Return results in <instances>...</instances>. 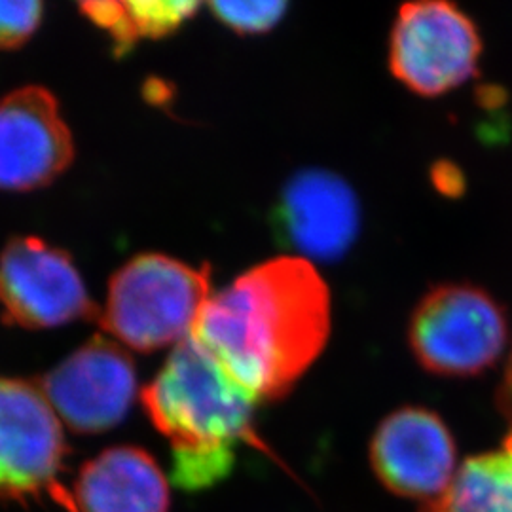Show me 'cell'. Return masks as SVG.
I'll list each match as a JSON object with an SVG mask.
<instances>
[{"label": "cell", "mask_w": 512, "mask_h": 512, "mask_svg": "<svg viewBox=\"0 0 512 512\" xmlns=\"http://www.w3.org/2000/svg\"><path fill=\"white\" fill-rule=\"evenodd\" d=\"M330 294L310 260L258 264L205 304L192 336L256 403L277 401L329 340Z\"/></svg>", "instance_id": "1"}, {"label": "cell", "mask_w": 512, "mask_h": 512, "mask_svg": "<svg viewBox=\"0 0 512 512\" xmlns=\"http://www.w3.org/2000/svg\"><path fill=\"white\" fill-rule=\"evenodd\" d=\"M148 420L171 446L173 480L186 492L217 486L239 446L268 454L256 433V401L190 334L143 389Z\"/></svg>", "instance_id": "2"}, {"label": "cell", "mask_w": 512, "mask_h": 512, "mask_svg": "<svg viewBox=\"0 0 512 512\" xmlns=\"http://www.w3.org/2000/svg\"><path fill=\"white\" fill-rule=\"evenodd\" d=\"M211 296L209 266L147 253L110 277L97 321L124 346L152 353L186 340Z\"/></svg>", "instance_id": "3"}, {"label": "cell", "mask_w": 512, "mask_h": 512, "mask_svg": "<svg viewBox=\"0 0 512 512\" xmlns=\"http://www.w3.org/2000/svg\"><path fill=\"white\" fill-rule=\"evenodd\" d=\"M507 319L488 293L471 285H440L412 313L408 342L427 372L476 376L497 363L507 346Z\"/></svg>", "instance_id": "4"}, {"label": "cell", "mask_w": 512, "mask_h": 512, "mask_svg": "<svg viewBox=\"0 0 512 512\" xmlns=\"http://www.w3.org/2000/svg\"><path fill=\"white\" fill-rule=\"evenodd\" d=\"M67 454L61 420L40 385L0 376V505H63Z\"/></svg>", "instance_id": "5"}, {"label": "cell", "mask_w": 512, "mask_h": 512, "mask_svg": "<svg viewBox=\"0 0 512 512\" xmlns=\"http://www.w3.org/2000/svg\"><path fill=\"white\" fill-rule=\"evenodd\" d=\"M482 52L475 23L450 2H410L395 19L389 67L410 92L437 97L473 78Z\"/></svg>", "instance_id": "6"}, {"label": "cell", "mask_w": 512, "mask_h": 512, "mask_svg": "<svg viewBox=\"0 0 512 512\" xmlns=\"http://www.w3.org/2000/svg\"><path fill=\"white\" fill-rule=\"evenodd\" d=\"M0 308L8 325L40 330L97 317L73 258L44 239H10L0 253Z\"/></svg>", "instance_id": "7"}, {"label": "cell", "mask_w": 512, "mask_h": 512, "mask_svg": "<svg viewBox=\"0 0 512 512\" xmlns=\"http://www.w3.org/2000/svg\"><path fill=\"white\" fill-rule=\"evenodd\" d=\"M38 385L71 431L97 435L126 420L137 397V372L118 344L93 338L52 368Z\"/></svg>", "instance_id": "8"}, {"label": "cell", "mask_w": 512, "mask_h": 512, "mask_svg": "<svg viewBox=\"0 0 512 512\" xmlns=\"http://www.w3.org/2000/svg\"><path fill=\"white\" fill-rule=\"evenodd\" d=\"M74 141L54 93L25 86L0 99V190L31 192L73 164Z\"/></svg>", "instance_id": "9"}, {"label": "cell", "mask_w": 512, "mask_h": 512, "mask_svg": "<svg viewBox=\"0 0 512 512\" xmlns=\"http://www.w3.org/2000/svg\"><path fill=\"white\" fill-rule=\"evenodd\" d=\"M456 440L435 412L406 406L389 414L370 442L374 475L393 494L429 503L456 476Z\"/></svg>", "instance_id": "10"}, {"label": "cell", "mask_w": 512, "mask_h": 512, "mask_svg": "<svg viewBox=\"0 0 512 512\" xmlns=\"http://www.w3.org/2000/svg\"><path fill=\"white\" fill-rule=\"evenodd\" d=\"M359 203L338 175L306 169L281 192L274 211L279 241L315 260H336L353 245L359 232Z\"/></svg>", "instance_id": "11"}, {"label": "cell", "mask_w": 512, "mask_h": 512, "mask_svg": "<svg viewBox=\"0 0 512 512\" xmlns=\"http://www.w3.org/2000/svg\"><path fill=\"white\" fill-rule=\"evenodd\" d=\"M169 482L137 446H112L86 461L67 488L69 512H169Z\"/></svg>", "instance_id": "12"}, {"label": "cell", "mask_w": 512, "mask_h": 512, "mask_svg": "<svg viewBox=\"0 0 512 512\" xmlns=\"http://www.w3.org/2000/svg\"><path fill=\"white\" fill-rule=\"evenodd\" d=\"M420 512H512V435L501 448L465 459L446 492Z\"/></svg>", "instance_id": "13"}, {"label": "cell", "mask_w": 512, "mask_h": 512, "mask_svg": "<svg viewBox=\"0 0 512 512\" xmlns=\"http://www.w3.org/2000/svg\"><path fill=\"white\" fill-rule=\"evenodd\" d=\"M200 8L198 2H84L80 10L109 35L116 54L129 52L143 38L175 33Z\"/></svg>", "instance_id": "14"}, {"label": "cell", "mask_w": 512, "mask_h": 512, "mask_svg": "<svg viewBox=\"0 0 512 512\" xmlns=\"http://www.w3.org/2000/svg\"><path fill=\"white\" fill-rule=\"evenodd\" d=\"M213 16L241 35H256L274 29L285 16V2H211Z\"/></svg>", "instance_id": "15"}, {"label": "cell", "mask_w": 512, "mask_h": 512, "mask_svg": "<svg viewBox=\"0 0 512 512\" xmlns=\"http://www.w3.org/2000/svg\"><path fill=\"white\" fill-rule=\"evenodd\" d=\"M42 10V4L35 0L0 2V50H16L33 37Z\"/></svg>", "instance_id": "16"}, {"label": "cell", "mask_w": 512, "mask_h": 512, "mask_svg": "<svg viewBox=\"0 0 512 512\" xmlns=\"http://www.w3.org/2000/svg\"><path fill=\"white\" fill-rule=\"evenodd\" d=\"M497 408L503 414L505 421L509 423V435H512V353L505 376H503V382L497 391Z\"/></svg>", "instance_id": "17"}]
</instances>
